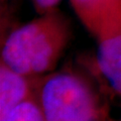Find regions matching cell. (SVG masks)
<instances>
[{
    "label": "cell",
    "instance_id": "cell-1",
    "mask_svg": "<svg viewBox=\"0 0 121 121\" xmlns=\"http://www.w3.org/2000/svg\"><path fill=\"white\" fill-rule=\"evenodd\" d=\"M72 37L69 19L56 8L17 27L6 37L1 62L27 76L54 72Z\"/></svg>",
    "mask_w": 121,
    "mask_h": 121
},
{
    "label": "cell",
    "instance_id": "cell-2",
    "mask_svg": "<svg viewBox=\"0 0 121 121\" xmlns=\"http://www.w3.org/2000/svg\"><path fill=\"white\" fill-rule=\"evenodd\" d=\"M37 100L44 121H113L95 83L75 70L43 76Z\"/></svg>",
    "mask_w": 121,
    "mask_h": 121
},
{
    "label": "cell",
    "instance_id": "cell-3",
    "mask_svg": "<svg viewBox=\"0 0 121 121\" xmlns=\"http://www.w3.org/2000/svg\"><path fill=\"white\" fill-rule=\"evenodd\" d=\"M70 3L98 43L121 32V0H70Z\"/></svg>",
    "mask_w": 121,
    "mask_h": 121
},
{
    "label": "cell",
    "instance_id": "cell-4",
    "mask_svg": "<svg viewBox=\"0 0 121 121\" xmlns=\"http://www.w3.org/2000/svg\"><path fill=\"white\" fill-rule=\"evenodd\" d=\"M43 76H27L0 62V121H6L19 105L35 97Z\"/></svg>",
    "mask_w": 121,
    "mask_h": 121
},
{
    "label": "cell",
    "instance_id": "cell-5",
    "mask_svg": "<svg viewBox=\"0 0 121 121\" xmlns=\"http://www.w3.org/2000/svg\"><path fill=\"white\" fill-rule=\"evenodd\" d=\"M97 66L118 98L121 107V32L99 41ZM117 121H121V115Z\"/></svg>",
    "mask_w": 121,
    "mask_h": 121
},
{
    "label": "cell",
    "instance_id": "cell-6",
    "mask_svg": "<svg viewBox=\"0 0 121 121\" xmlns=\"http://www.w3.org/2000/svg\"><path fill=\"white\" fill-rule=\"evenodd\" d=\"M6 121H44L37 95L15 108Z\"/></svg>",
    "mask_w": 121,
    "mask_h": 121
},
{
    "label": "cell",
    "instance_id": "cell-7",
    "mask_svg": "<svg viewBox=\"0 0 121 121\" xmlns=\"http://www.w3.org/2000/svg\"><path fill=\"white\" fill-rule=\"evenodd\" d=\"M35 8L39 14L56 9L60 0H31Z\"/></svg>",
    "mask_w": 121,
    "mask_h": 121
}]
</instances>
